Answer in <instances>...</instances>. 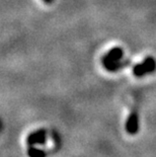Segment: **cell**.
<instances>
[{"instance_id": "6da1fadb", "label": "cell", "mask_w": 156, "mask_h": 157, "mask_svg": "<svg viewBox=\"0 0 156 157\" xmlns=\"http://www.w3.org/2000/svg\"><path fill=\"white\" fill-rule=\"evenodd\" d=\"M122 56H123V51L120 48L112 49L104 58L105 67L108 70H109V71H115V70H118L122 66H124L123 63L119 62V60L122 58Z\"/></svg>"}, {"instance_id": "7a4b0ae2", "label": "cell", "mask_w": 156, "mask_h": 157, "mask_svg": "<svg viewBox=\"0 0 156 157\" xmlns=\"http://www.w3.org/2000/svg\"><path fill=\"white\" fill-rule=\"evenodd\" d=\"M156 68V63L154 61L153 58L149 57V58L145 59V61L141 64L136 65L134 69H133V72L136 76L140 77V76H143L147 73H151L153 72Z\"/></svg>"}, {"instance_id": "3957f363", "label": "cell", "mask_w": 156, "mask_h": 157, "mask_svg": "<svg viewBox=\"0 0 156 157\" xmlns=\"http://www.w3.org/2000/svg\"><path fill=\"white\" fill-rule=\"evenodd\" d=\"M139 124H138V117L135 113H131L128 118L127 124H126V130L128 133L130 134H136L139 128Z\"/></svg>"}]
</instances>
